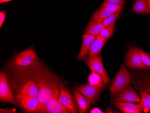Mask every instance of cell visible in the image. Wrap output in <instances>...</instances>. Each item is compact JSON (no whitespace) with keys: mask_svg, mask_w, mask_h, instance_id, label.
Instances as JSON below:
<instances>
[{"mask_svg":"<svg viewBox=\"0 0 150 113\" xmlns=\"http://www.w3.org/2000/svg\"><path fill=\"white\" fill-rule=\"evenodd\" d=\"M34 81L38 89L37 96L39 104L38 107L45 104L49 100L59 92V87L53 81L51 77L44 72H39L35 75Z\"/></svg>","mask_w":150,"mask_h":113,"instance_id":"6da1fadb","label":"cell"},{"mask_svg":"<svg viewBox=\"0 0 150 113\" xmlns=\"http://www.w3.org/2000/svg\"><path fill=\"white\" fill-rule=\"evenodd\" d=\"M38 60V56L34 50L32 48L28 49L13 57L11 61L12 66L16 70L27 72L36 68Z\"/></svg>","mask_w":150,"mask_h":113,"instance_id":"7a4b0ae2","label":"cell"},{"mask_svg":"<svg viewBox=\"0 0 150 113\" xmlns=\"http://www.w3.org/2000/svg\"><path fill=\"white\" fill-rule=\"evenodd\" d=\"M131 81V75L128 70L122 66L113 80L110 87V93L113 95L128 87Z\"/></svg>","mask_w":150,"mask_h":113,"instance_id":"3957f363","label":"cell"},{"mask_svg":"<svg viewBox=\"0 0 150 113\" xmlns=\"http://www.w3.org/2000/svg\"><path fill=\"white\" fill-rule=\"evenodd\" d=\"M59 92L49 100L45 104L38 107L35 113H74L75 112L66 107L59 101Z\"/></svg>","mask_w":150,"mask_h":113,"instance_id":"277c9868","label":"cell"},{"mask_svg":"<svg viewBox=\"0 0 150 113\" xmlns=\"http://www.w3.org/2000/svg\"><path fill=\"white\" fill-rule=\"evenodd\" d=\"M104 87V84L98 86L87 84L79 86L76 88V90L81 93L91 104L97 102Z\"/></svg>","mask_w":150,"mask_h":113,"instance_id":"5b68a950","label":"cell"},{"mask_svg":"<svg viewBox=\"0 0 150 113\" xmlns=\"http://www.w3.org/2000/svg\"><path fill=\"white\" fill-rule=\"evenodd\" d=\"M0 100L2 102H7L16 105V101L10 88L7 76L4 72L0 73Z\"/></svg>","mask_w":150,"mask_h":113,"instance_id":"8992f818","label":"cell"},{"mask_svg":"<svg viewBox=\"0 0 150 113\" xmlns=\"http://www.w3.org/2000/svg\"><path fill=\"white\" fill-rule=\"evenodd\" d=\"M126 62L128 66L131 68L146 70L150 69L142 62L138 48H131L128 50L126 54Z\"/></svg>","mask_w":150,"mask_h":113,"instance_id":"52a82bcc","label":"cell"},{"mask_svg":"<svg viewBox=\"0 0 150 113\" xmlns=\"http://www.w3.org/2000/svg\"><path fill=\"white\" fill-rule=\"evenodd\" d=\"M16 98L21 107L29 113H35L39 104L37 97L18 94Z\"/></svg>","mask_w":150,"mask_h":113,"instance_id":"ba28073f","label":"cell"},{"mask_svg":"<svg viewBox=\"0 0 150 113\" xmlns=\"http://www.w3.org/2000/svg\"><path fill=\"white\" fill-rule=\"evenodd\" d=\"M114 101L115 102H129L138 104L140 103L141 99L136 92L132 87H126L115 95Z\"/></svg>","mask_w":150,"mask_h":113,"instance_id":"9c48e42d","label":"cell"},{"mask_svg":"<svg viewBox=\"0 0 150 113\" xmlns=\"http://www.w3.org/2000/svg\"><path fill=\"white\" fill-rule=\"evenodd\" d=\"M86 64L91 71L98 72L102 76L104 84H108L110 79L104 69L101 55H98L93 58H88L86 60Z\"/></svg>","mask_w":150,"mask_h":113,"instance_id":"30bf717a","label":"cell"},{"mask_svg":"<svg viewBox=\"0 0 150 113\" xmlns=\"http://www.w3.org/2000/svg\"><path fill=\"white\" fill-rule=\"evenodd\" d=\"M59 88L60 94L59 97V101L66 107L74 111L75 113H77L78 111L75 101L69 90L63 84L59 85Z\"/></svg>","mask_w":150,"mask_h":113,"instance_id":"8fae6325","label":"cell"},{"mask_svg":"<svg viewBox=\"0 0 150 113\" xmlns=\"http://www.w3.org/2000/svg\"><path fill=\"white\" fill-rule=\"evenodd\" d=\"M96 37V36L94 35L86 33L83 35L81 48L79 55L77 57L78 60L80 61L83 60L87 57L88 55V51L90 50L91 45Z\"/></svg>","mask_w":150,"mask_h":113,"instance_id":"7c38bea8","label":"cell"},{"mask_svg":"<svg viewBox=\"0 0 150 113\" xmlns=\"http://www.w3.org/2000/svg\"><path fill=\"white\" fill-rule=\"evenodd\" d=\"M107 41V39L103 38L99 35L97 36L93 42L88 51V59H91L98 55Z\"/></svg>","mask_w":150,"mask_h":113,"instance_id":"4fadbf2b","label":"cell"},{"mask_svg":"<svg viewBox=\"0 0 150 113\" xmlns=\"http://www.w3.org/2000/svg\"><path fill=\"white\" fill-rule=\"evenodd\" d=\"M73 94L79 113H86L91 105L88 100L76 89L73 90Z\"/></svg>","mask_w":150,"mask_h":113,"instance_id":"5bb4252c","label":"cell"},{"mask_svg":"<svg viewBox=\"0 0 150 113\" xmlns=\"http://www.w3.org/2000/svg\"><path fill=\"white\" fill-rule=\"evenodd\" d=\"M18 94L37 97L38 89L35 82L32 80L25 81L19 87Z\"/></svg>","mask_w":150,"mask_h":113,"instance_id":"9a60e30c","label":"cell"},{"mask_svg":"<svg viewBox=\"0 0 150 113\" xmlns=\"http://www.w3.org/2000/svg\"><path fill=\"white\" fill-rule=\"evenodd\" d=\"M115 106L125 113H142L144 111L139 107L138 104L129 102H115Z\"/></svg>","mask_w":150,"mask_h":113,"instance_id":"2e32d148","label":"cell"},{"mask_svg":"<svg viewBox=\"0 0 150 113\" xmlns=\"http://www.w3.org/2000/svg\"><path fill=\"white\" fill-rule=\"evenodd\" d=\"M115 13L113 11L108 8L101 7L94 13L92 17L91 21L102 22L109 16Z\"/></svg>","mask_w":150,"mask_h":113,"instance_id":"e0dca14e","label":"cell"},{"mask_svg":"<svg viewBox=\"0 0 150 113\" xmlns=\"http://www.w3.org/2000/svg\"><path fill=\"white\" fill-rule=\"evenodd\" d=\"M104 27V25L102 22H97L91 21L87 27L85 33L86 34L97 36L99 35L100 32Z\"/></svg>","mask_w":150,"mask_h":113,"instance_id":"ac0fdd59","label":"cell"},{"mask_svg":"<svg viewBox=\"0 0 150 113\" xmlns=\"http://www.w3.org/2000/svg\"><path fill=\"white\" fill-rule=\"evenodd\" d=\"M132 12L143 15L149 14L146 0H136L133 4Z\"/></svg>","mask_w":150,"mask_h":113,"instance_id":"d6986e66","label":"cell"},{"mask_svg":"<svg viewBox=\"0 0 150 113\" xmlns=\"http://www.w3.org/2000/svg\"><path fill=\"white\" fill-rule=\"evenodd\" d=\"M88 84L93 86H98L104 84L103 83V78L98 72L92 71L88 77Z\"/></svg>","mask_w":150,"mask_h":113,"instance_id":"ffe728a7","label":"cell"},{"mask_svg":"<svg viewBox=\"0 0 150 113\" xmlns=\"http://www.w3.org/2000/svg\"><path fill=\"white\" fill-rule=\"evenodd\" d=\"M118 17L119 14L113 13L105 18L104 21L102 22V23L105 27L114 26Z\"/></svg>","mask_w":150,"mask_h":113,"instance_id":"44dd1931","label":"cell"},{"mask_svg":"<svg viewBox=\"0 0 150 113\" xmlns=\"http://www.w3.org/2000/svg\"><path fill=\"white\" fill-rule=\"evenodd\" d=\"M102 7L108 8L113 11L115 14H119L122 10L123 6L122 5L114 4V3L103 2L102 5Z\"/></svg>","mask_w":150,"mask_h":113,"instance_id":"7402d4cb","label":"cell"},{"mask_svg":"<svg viewBox=\"0 0 150 113\" xmlns=\"http://www.w3.org/2000/svg\"><path fill=\"white\" fill-rule=\"evenodd\" d=\"M142 99L139 104H138L145 113H147L150 111V99L144 96H141Z\"/></svg>","mask_w":150,"mask_h":113,"instance_id":"603a6c76","label":"cell"},{"mask_svg":"<svg viewBox=\"0 0 150 113\" xmlns=\"http://www.w3.org/2000/svg\"><path fill=\"white\" fill-rule=\"evenodd\" d=\"M114 31V26L112 27H107L102 29L101 32H100L99 35L103 38L107 39L108 40V39L112 37Z\"/></svg>","mask_w":150,"mask_h":113,"instance_id":"cb8c5ba5","label":"cell"},{"mask_svg":"<svg viewBox=\"0 0 150 113\" xmlns=\"http://www.w3.org/2000/svg\"><path fill=\"white\" fill-rule=\"evenodd\" d=\"M139 52L143 63L150 68V55L140 49H139Z\"/></svg>","mask_w":150,"mask_h":113,"instance_id":"d4e9b609","label":"cell"},{"mask_svg":"<svg viewBox=\"0 0 150 113\" xmlns=\"http://www.w3.org/2000/svg\"><path fill=\"white\" fill-rule=\"evenodd\" d=\"M138 88L141 91L146 92L150 94V81L144 82L141 83Z\"/></svg>","mask_w":150,"mask_h":113,"instance_id":"484cf974","label":"cell"},{"mask_svg":"<svg viewBox=\"0 0 150 113\" xmlns=\"http://www.w3.org/2000/svg\"><path fill=\"white\" fill-rule=\"evenodd\" d=\"M6 18V12L5 11H1L0 12V27L1 28L5 21Z\"/></svg>","mask_w":150,"mask_h":113,"instance_id":"4316f807","label":"cell"},{"mask_svg":"<svg viewBox=\"0 0 150 113\" xmlns=\"http://www.w3.org/2000/svg\"><path fill=\"white\" fill-rule=\"evenodd\" d=\"M104 2L122 5L124 4L125 0H105Z\"/></svg>","mask_w":150,"mask_h":113,"instance_id":"83f0119b","label":"cell"},{"mask_svg":"<svg viewBox=\"0 0 150 113\" xmlns=\"http://www.w3.org/2000/svg\"><path fill=\"white\" fill-rule=\"evenodd\" d=\"M90 113H103V112L101 111V109L98 108H94L91 110Z\"/></svg>","mask_w":150,"mask_h":113,"instance_id":"f1b7e54d","label":"cell"},{"mask_svg":"<svg viewBox=\"0 0 150 113\" xmlns=\"http://www.w3.org/2000/svg\"><path fill=\"white\" fill-rule=\"evenodd\" d=\"M140 94L141 96H144L146 97L147 98L150 99V94H149L148 93L142 92V91H140Z\"/></svg>","mask_w":150,"mask_h":113,"instance_id":"f546056e","label":"cell"},{"mask_svg":"<svg viewBox=\"0 0 150 113\" xmlns=\"http://www.w3.org/2000/svg\"><path fill=\"white\" fill-rule=\"evenodd\" d=\"M1 113H15V112H13V111H11V110H9V109H8V110H7L6 109H1Z\"/></svg>","mask_w":150,"mask_h":113,"instance_id":"4dcf8cb0","label":"cell"},{"mask_svg":"<svg viewBox=\"0 0 150 113\" xmlns=\"http://www.w3.org/2000/svg\"><path fill=\"white\" fill-rule=\"evenodd\" d=\"M147 3V7H148L149 14H150V0H146Z\"/></svg>","mask_w":150,"mask_h":113,"instance_id":"1f68e13d","label":"cell"},{"mask_svg":"<svg viewBox=\"0 0 150 113\" xmlns=\"http://www.w3.org/2000/svg\"><path fill=\"white\" fill-rule=\"evenodd\" d=\"M12 1V0H0V3H4V2H8V1Z\"/></svg>","mask_w":150,"mask_h":113,"instance_id":"d6a6232c","label":"cell"}]
</instances>
